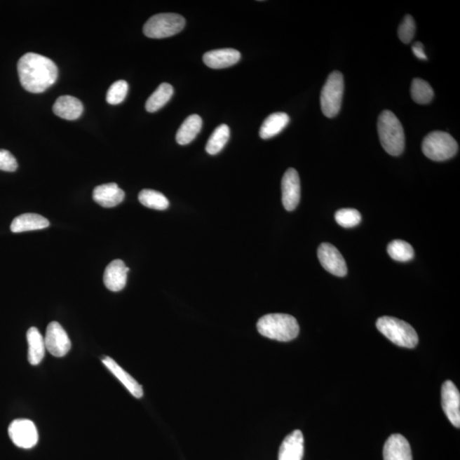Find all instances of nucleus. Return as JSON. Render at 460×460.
<instances>
[{
    "label": "nucleus",
    "mask_w": 460,
    "mask_h": 460,
    "mask_svg": "<svg viewBox=\"0 0 460 460\" xmlns=\"http://www.w3.org/2000/svg\"><path fill=\"white\" fill-rule=\"evenodd\" d=\"M18 71L22 86L31 93H43L58 77V69L53 60L33 53L20 58Z\"/></svg>",
    "instance_id": "nucleus-1"
},
{
    "label": "nucleus",
    "mask_w": 460,
    "mask_h": 460,
    "mask_svg": "<svg viewBox=\"0 0 460 460\" xmlns=\"http://www.w3.org/2000/svg\"><path fill=\"white\" fill-rule=\"evenodd\" d=\"M380 144L392 156H399L405 148V134L398 118L391 111L384 110L378 120Z\"/></svg>",
    "instance_id": "nucleus-2"
},
{
    "label": "nucleus",
    "mask_w": 460,
    "mask_h": 460,
    "mask_svg": "<svg viewBox=\"0 0 460 460\" xmlns=\"http://www.w3.org/2000/svg\"><path fill=\"white\" fill-rule=\"evenodd\" d=\"M257 331L268 339L288 342L299 333L295 317L287 314H269L262 317L257 324Z\"/></svg>",
    "instance_id": "nucleus-3"
},
{
    "label": "nucleus",
    "mask_w": 460,
    "mask_h": 460,
    "mask_svg": "<svg viewBox=\"0 0 460 460\" xmlns=\"http://www.w3.org/2000/svg\"><path fill=\"white\" fill-rule=\"evenodd\" d=\"M376 326L384 336L400 347L412 349L419 343V337L414 327L395 317H380Z\"/></svg>",
    "instance_id": "nucleus-4"
},
{
    "label": "nucleus",
    "mask_w": 460,
    "mask_h": 460,
    "mask_svg": "<svg viewBox=\"0 0 460 460\" xmlns=\"http://www.w3.org/2000/svg\"><path fill=\"white\" fill-rule=\"evenodd\" d=\"M422 151L431 161H445L456 156L459 145L449 133L435 130L424 138Z\"/></svg>",
    "instance_id": "nucleus-5"
},
{
    "label": "nucleus",
    "mask_w": 460,
    "mask_h": 460,
    "mask_svg": "<svg viewBox=\"0 0 460 460\" xmlns=\"http://www.w3.org/2000/svg\"><path fill=\"white\" fill-rule=\"evenodd\" d=\"M344 90L343 74L339 71H333L329 74L320 93V107L325 116L331 119L338 115L342 104Z\"/></svg>",
    "instance_id": "nucleus-6"
},
{
    "label": "nucleus",
    "mask_w": 460,
    "mask_h": 460,
    "mask_svg": "<svg viewBox=\"0 0 460 460\" xmlns=\"http://www.w3.org/2000/svg\"><path fill=\"white\" fill-rule=\"evenodd\" d=\"M185 19L175 13L153 15L144 27V34L150 39H165L173 36L184 29Z\"/></svg>",
    "instance_id": "nucleus-7"
},
{
    "label": "nucleus",
    "mask_w": 460,
    "mask_h": 460,
    "mask_svg": "<svg viewBox=\"0 0 460 460\" xmlns=\"http://www.w3.org/2000/svg\"><path fill=\"white\" fill-rule=\"evenodd\" d=\"M9 435L15 446L29 449L36 445L39 435L36 426L29 419H15L9 426Z\"/></svg>",
    "instance_id": "nucleus-8"
},
{
    "label": "nucleus",
    "mask_w": 460,
    "mask_h": 460,
    "mask_svg": "<svg viewBox=\"0 0 460 460\" xmlns=\"http://www.w3.org/2000/svg\"><path fill=\"white\" fill-rule=\"evenodd\" d=\"M46 350L55 358H62L71 349V341L66 331L57 321H53L46 329L45 337Z\"/></svg>",
    "instance_id": "nucleus-9"
},
{
    "label": "nucleus",
    "mask_w": 460,
    "mask_h": 460,
    "mask_svg": "<svg viewBox=\"0 0 460 460\" xmlns=\"http://www.w3.org/2000/svg\"><path fill=\"white\" fill-rule=\"evenodd\" d=\"M318 259L320 264L329 273L336 276H346L347 265L345 260L334 245L323 243L318 248Z\"/></svg>",
    "instance_id": "nucleus-10"
},
{
    "label": "nucleus",
    "mask_w": 460,
    "mask_h": 460,
    "mask_svg": "<svg viewBox=\"0 0 460 460\" xmlns=\"http://www.w3.org/2000/svg\"><path fill=\"white\" fill-rule=\"evenodd\" d=\"M283 204L287 211L292 212L299 204L301 187L299 173L293 168L285 172L281 181Z\"/></svg>",
    "instance_id": "nucleus-11"
},
{
    "label": "nucleus",
    "mask_w": 460,
    "mask_h": 460,
    "mask_svg": "<svg viewBox=\"0 0 460 460\" xmlns=\"http://www.w3.org/2000/svg\"><path fill=\"white\" fill-rule=\"evenodd\" d=\"M442 410L454 426L460 427V394L455 384L447 380L442 388Z\"/></svg>",
    "instance_id": "nucleus-12"
},
{
    "label": "nucleus",
    "mask_w": 460,
    "mask_h": 460,
    "mask_svg": "<svg viewBox=\"0 0 460 460\" xmlns=\"http://www.w3.org/2000/svg\"><path fill=\"white\" fill-rule=\"evenodd\" d=\"M130 271L124 262L116 259L111 262L107 266L103 275V283L109 290L120 292L125 288L128 283V273Z\"/></svg>",
    "instance_id": "nucleus-13"
},
{
    "label": "nucleus",
    "mask_w": 460,
    "mask_h": 460,
    "mask_svg": "<svg viewBox=\"0 0 460 460\" xmlns=\"http://www.w3.org/2000/svg\"><path fill=\"white\" fill-rule=\"evenodd\" d=\"M384 460H412L410 442L400 434L388 438L384 447Z\"/></svg>",
    "instance_id": "nucleus-14"
},
{
    "label": "nucleus",
    "mask_w": 460,
    "mask_h": 460,
    "mask_svg": "<svg viewBox=\"0 0 460 460\" xmlns=\"http://www.w3.org/2000/svg\"><path fill=\"white\" fill-rule=\"evenodd\" d=\"M93 200L105 208H114L125 199V192L114 182L97 186L93 190Z\"/></svg>",
    "instance_id": "nucleus-15"
},
{
    "label": "nucleus",
    "mask_w": 460,
    "mask_h": 460,
    "mask_svg": "<svg viewBox=\"0 0 460 460\" xmlns=\"http://www.w3.org/2000/svg\"><path fill=\"white\" fill-rule=\"evenodd\" d=\"M304 439L302 431H295L284 439L279 450V460H302Z\"/></svg>",
    "instance_id": "nucleus-16"
},
{
    "label": "nucleus",
    "mask_w": 460,
    "mask_h": 460,
    "mask_svg": "<svg viewBox=\"0 0 460 460\" xmlns=\"http://www.w3.org/2000/svg\"><path fill=\"white\" fill-rule=\"evenodd\" d=\"M240 59L241 53L235 49L210 50L203 55L205 65L214 69H226L235 65Z\"/></svg>",
    "instance_id": "nucleus-17"
},
{
    "label": "nucleus",
    "mask_w": 460,
    "mask_h": 460,
    "mask_svg": "<svg viewBox=\"0 0 460 460\" xmlns=\"http://www.w3.org/2000/svg\"><path fill=\"white\" fill-rule=\"evenodd\" d=\"M102 362L104 364V366L108 368V370L112 372V374L116 377V378L120 380L128 390L130 393L132 394L134 398H141L144 395V391H142V387L140 384L137 383V380L133 379L128 372H126L123 368L115 363V360L112 358H109V356H103Z\"/></svg>",
    "instance_id": "nucleus-18"
},
{
    "label": "nucleus",
    "mask_w": 460,
    "mask_h": 460,
    "mask_svg": "<svg viewBox=\"0 0 460 460\" xmlns=\"http://www.w3.org/2000/svg\"><path fill=\"white\" fill-rule=\"evenodd\" d=\"M84 111L82 102L78 98L62 96L58 98L53 106V112L58 117L67 121L78 120Z\"/></svg>",
    "instance_id": "nucleus-19"
},
{
    "label": "nucleus",
    "mask_w": 460,
    "mask_h": 460,
    "mask_svg": "<svg viewBox=\"0 0 460 460\" xmlns=\"http://www.w3.org/2000/svg\"><path fill=\"white\" fill-rule=\"evenodd\" d=\"M50 222L39 214L25 213L15 218L11 225L13 233H22L48 228Z\"/></svg>",
    "instance_id": "nucleus-20"
},
{
    "label": "nucleus",
    "mask_w": 460,
    "mask_h": 460,
    "mask_svg": "<svg viewBox=\"0 0 460 460\" xmlns=\"http://www.w3.org/2000/svg\"><path fill=\"white\" fill-rule=\"evenodd\" d=\"M29 343V362L33 366H37L42 362L46 355V344L41 333L36 327H31L27 332Z\"/></svg>",
    "instance_id": "nucleus-21"
},
{
    "label": "nucleus",
    "mask_w": 460,
    "mask_h": 460,
    "mask_svg": "<svg viewBox=\"0 0 460 460\" xmlns=\"http://www.w3.org/2000/svg\"><path fill=\"white\" fill-rule=\"evenodd\" d=\"M290 118L285 113H273L265 119L259 130L262 140H269L276 136L285 128Z\"/></svg>",
    "instance_id": "nucleus-22"
},
{
    "label": "nucleus",
    "mask_w": 460,
    "mask_h": 460,
    "mask_svg": "<svg viewBox=\"0 0 460 460\" xmlns=\"http://www.w3.org/2000/svg\"><path fill=\"white\" fill-rule=\"evenodd\" d=\"M202 128V119L197 114L190 115L178 129L176 140L178 144L187 145L191 142Z\"/></svg>",
    "instance_id": "nucleus-23"
},
{
    "label": "nucleus",
    "mask_w": 460,
    "mask_h": 460,
    "mask_svg": "<svg viewBox=\"0 0 460 460\" xmlns=\"http://www.w3.org/2000/svg\"><path fill=\"white\" fill-rule=\"evenodd\" d=\"M174 93L173 87L168 83L158 86V88L146 102L145 108L149 113H156L170 101Z\"/></svg>",
    "instance_id": "nucleus-24"
},
{
    "label": "nucleus",
    "mask_w": 460,
    "mask_h": 460,
    "mask_svg": "<svg viewBox=\"0 0 460 460\" xmlns=\"http://www.w3.org/2000/svg\"><path fill=\"white\" fill-rule=\"evenodd\" d=\"M230 136V130L227 125H221L214 130L205 146L206 152L212 156L219 153L227 144Z\"/></svg>",
    "instance_id": "nucleus-25"
},
{
    "label": "nucleus",
    "mask_w": 460,
    "mask_h": 460,
    "mask_svg": "<svg viewBox=\"0 0 460 460\" xmlns=\"http://www.w3.org/2000/svg\"><path fill=\"white\" fill-rule=\"evenodd\" d=\"M138 200L146 208L154 210H165L169 208L170 202L163 194L153 189H144L140 193Z\"/></svg>",
    "instance_id": "nucleus-26"
},
{
    "label": "nucleus",
    "mask_w": 460,
    "mask_h": 460,
    "mask_svg": "<svg viewBox=\"0 0 460 460\" xmlns=\"http://www.w3.org/2000/svg\"><path fill=\"white\" fill-rule=\"evenodd\" d=\"M411 96L418 104H427L434 97V90L429 83L422 79H414L411 86Z\"/></svg>",
    "instance_id": "nucleus-27"
},
{
    "label": "nucleus",
    "mask_w": 460,
    "mask_h": 460,
    "mask_svg": "<svg viewBox=\"0 0 460 460\" xmlns=\"http://www.w3.org/2000/svg\"><path fill=\"white\" fill-rule=\"evenodd\" d=\"M387 252L392 259L398 262H408L414 257V251L412 245L400 240L391 241L388 245Z\"/></svg>",
    "instance_id": "nucleus-28"
},
{
    "label": "nucleus",
    "mask_w": 460,
    "mask_h": 460,
    "mask_svg": "<svg viewBox=\"0 0 460 460\" xmlns=\"http://www.w3.org/2000/svg\"><path fill=\"white\" fill-rule=\"evenodd\" d=\"M335 220L343 228L350 229L356 227L360 223L362 215L356 209H340L335 214Z\"/></svg>",
    "instance_id": "nucleus-29"
},
{
    "label": "nucleus",
    "mask_w": 460,
    "mask_h": 460,
    "mask_svg": "<svg viewBox=\"0 0 460 460\" xmlns=\"http://www.w3.org/2000/svg\"><path fill=\"white\" fill-rule=\"evenodd\" d=\"M128 83L126 81L114 82L110 86L108 93H107V102L111 105L120 104V103L125 100L126 96H128Z\"/></svg>",
    "instance_id": "nucleus-30"
},
{
    "label": "nucleus",
    "mask_w": 460,
    "mask_h": 460,
    "mask_svg": "<svg viewBox=\"0 0 460 460\" xmlns=\"http://www.w3.org/2000/svg\"><path fill=\"white\" fill-rule=\"evenodd\" d=\"M416 26L412 15H407L400 23L398 29V36L400 41L404 43H410L414 38Z\"/></svg>",
    "instance_id": "nucleus-31"
},
{
    "label": "nucleus",
    "mask_w": 460,
    "mask_h": 460,
    "mask_svg": "<svg viewBox=\"0 0 460 460\" xmlns=\"http://www.w3.org/2000/svg\"><path fill=\"white\" fill-rule=\"evenodd\" d=\"M18 168L17 158L13 156V154L8 150L0 149V170L13 172L18 170Z\"/></svg>",
    "instance_id": "nucleus-32"
},
{
    "label": "nucleus",
    "mask_w": 460,
    "mask_h": 460,
    "mask_svg": "<svg viewBox=\"0 0 460 460\" xmlns=\"http://www.w3.org/2000/svg\"><path fill=\"white\" fill-rule=\"evenodd\" d=\"M412 53L415 55V57H417L420 60H427V57L426 53H424V46L421 42H416L414 46L412 47Z\"/></svg>",
    "instance_id": "nucleus-33"
}]
</instances>
